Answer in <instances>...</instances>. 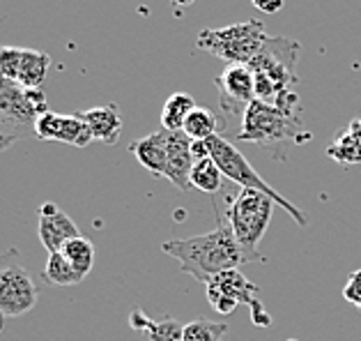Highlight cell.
Instances as JSON below:
<instances>
[{
	"mask_svg": "<svg viewBox=\"0 0 361 341\" xmlns=\"http://www.w3.org/2000/svg\"><path fill=\"white\" fill-rule=\"evenodd\" d=\"M207 300H209V304H212V309L216 313H221V316H228V313H233L237 307H240V302L233 300V297H228L226 293H221L212 284H207Z\"/></svg>",
	"mask_w": 361,
	"mask_h": 341,
	"instance_id": "obj_26",
	"label": "cell"
},
{
	"mask_svg": "<svg viewBox=\"0 0 361 341\" xmlns=\"http://www.w3.org/2000/svg\"><path fill=\"white\" fill-rule=\"evenodd\" d=\"M350 127L355 129V132L361 136V118H359V120H352V122H350Z\"/></svg>",
	"mask_w": 361,
	"mask_h": 341,
	"instance_id": "obj_32",
	"label": "cell"
},
{
	"mask_svg": "<svg viewBox=\"0 0 361 341\" xmlns=\"http://www.w3.org/2000/svg\"><path fill=\"white\" fill-rule=\"evenodd\" d=\"M21 56L23 49L21 47H0V69L7 81L16 83V76H19V65H21Z\"/></svg>",
	"mask_w": 361,
	"mask_h": 341,
	"instance_id": "obj_25",
	"label": "cell"
},
{
	"mask_svg": "<svg viewBox=\"0 0 361 341\" xmlns=\"http://www.w3.org/2000/svg\"><path fill=\"white\" fill-rule=\"evenodd\" d=\"M251 3L262 14H276L283 10V0H251Z\"/></svg>",
	"mask_w": 361,
	"mask_h": 341,
	"instance_id": "obj_29",
	"label": "cell"
},
{
	"mask_svg": "<svg viewBox=\"0 0 361 341\" xmlns=\"http://www.w3.org/2000/svg\"><path fill=\"white\" fill-rule=\"evenodd\" d=\"M299 42L290 37H269L258 56L251 60L255 74V100L276 104L281 95L297 81Z\"/></svg>",
	"mask_w": 361,
	"mask_h": 341,
	"instance_id": "obj_2",
	"label": "cell"
},
{
	"mask_svg": "<svg viewBox=\"0 0 361 341\" xmlns=\"http://www.w3.org/2000/svg\"><path fill=\"white\" fill-rule=\"evenodd\" d=\"M274 210L276 201L258 189H242L228 208L226 224L249 258L258 256V244L265 238Z\"/></svg>",
	"mask_w": 361,
	"mask_h": 341,
	"instance_id": "obj_5",
	"label": "cell"
},
{
	"mask_svg": "<svg viewBox=\"0 0 361 341\" xmlns=\"http://www.w3.org/2000/svg\"><path fill=\"white\" fill-rule=\"evenodd\" d=\"M216 127H219L216 113L205 107H196L191 111V116L187 118V122H184L182 132L187 134L191 141H207L209 136L216 134Z\"/></svg>",
	"mask_w": 361,
	"mask_h": 341,
	"instance_id": "obj_21",
	"label": "cell"
},
{
	"mask_svg": "<svg viewBox=\"0 0 361 341\" xmlns=\"http://www.w3.org/2000/svg\"><path fill=\"white\" fill-rule=\"evenodd\" d=\"M44 279H47L51 286H76L83 282V277L69 265V261L60 251L49 253L47 268H44Z\"/></svg>",
	"mask_w": 361,
	"mask_h": 341,
	"instance_id": "obj_23",
	"label": "cell"
},
{
	"mask_svg": "<svg viewBox=\"0 0 361 341\" xmlns=\"http://www.w3.org/2000/svg\"><path fill=\"white\" fill-rule=\"evenodd\" d=\"M85 125L90 127L94 141H102L106 145H116L120 141L122 132V113L116 104H102V107H92L87 111L78 113Z\"/></svg>",
	"mask_w": 361,
	"mask_h": 341,
	"instance_id": "obj_14",
	"label": "cell"
},
{
	"mask_svg": "<svg viewBox=\"0 0 361 341\" xmlns=\"http://www.w3.org/2000/svg\"><path fill=\"white\" fill-rule=\"evenodd\" d=\"M49 67H51L49 54H44V51H37V49H23L16 83H19L23 90L25 88H42V83L47 81Z\"/></svg>",
	"mask_w": 361,
	"mask_h": 341,
	"instance_id": "obj_17",
	"label": "cell"
},
{
	"mask_svg": "<svg viewBox=\"0 0 361 341\" xmlns=\"http://www.w3.org/2000/svg\"><path fill=\"white\" fill-rule=\"evenodd\" d=\"M196 107L198 104L189 92H173L171 97L164 102L161 129H166V132H182L184 122H187V118L191 116V111Z\"/></svg>",
	"mask_w": 361,
	"mask_h": 341,
	"instance_id": "obj_18",
	"label": "cell"
},
{
	"mask_svg": "<svg viewBox=\"0 0 361 341\" xmlns=\"http://www.w3.org/2000/svg\"><path fill=\"white\" fill-rule=\"evenodd\" d=\"M191 138L184 132H169V178L180 191H187L191 187V171H193V152H191Z\"/></svg>",
	"mask_w": 361,
	"mask_h": 341,
	"instance_id": "obj_12",
	"label": "cell"
},
{
	"mask_svg": "<svg viewBox=\"0 0 361 341\" xmlns=\"http://www.w3.org/2000/svg\"><path fill=\"white\" fill-rule=\"evenodd\" d=\"M161 249L178 261L182 273L191 275L200 284H209L216 275L237 270L249 258L237 244L231 226L221 217L216 220L214 231L182 240H169L161 244Z\"/></svg>",
	"mask_w": 361,
	"mask_h": 341,
	"instance_id": "obj_1",
	"label": "cell"
},
{
	"mask_svg": "<svg viewBox=\"0 0 361 341\" xmlns=\"http://www.w3.org/2000/svg\"><path fill=\"white\" fill-rule=\"evenodd\" d=\"M14 85V81H7L5 74H3V69H0V95H5L7 90H10Z\"/></svg>",
	"mask_w": 361,
	"mask_h": 341,
	"instance_id": "obj_30",
	"label": "cell"
},
{
	"mask_svg": "<svg viewBox=\"0 0 361 341\" xmlns=\"http://www.w3.org/2000/svg\"><path fill=\"white\" fill-rule=\"evenodd\" d=\"M267 40L269 35L265 30V23L258 19H249L226 25V28L200 30L196 37V47L226 60V65H251V60L260 54Z\"/></svg>",
	"mask_w": 361,
	"mask_h": 341,
	"instance_id": "obj_4",
	"label": "cell"
},
{
	"mask_svg": "<svg viewBox=\"0 0 361 341\" xmlns=\"http://www.w3.org/2000/svg\"><path fill=\"white\" fill-rule=\"evenodd\" d=\"M23 95H25V100H28L32 107L39 111V116H42L44 111H49L47 109V95L42 92V88H25Z\"/></svg>",
	"mask_w": 361,
	"mask_h": 341,
	"instance_id": "obj_28",
	"label": "cell"
},
{
	"mask_svg": "<svg viewBox=\"0 0 361 341\" xmlns=\"http://www.w3.org/2000/svg\"><path fill=\"white\" fill-rule=\"evenodd\" d=\"M343 297L361 311V270H355V273L348 277L345 286H343Z\"/></svg>",
	"mask_w": 361,
	"mask_h": 341,
	"instance_id": "obj_27",
	"label": "cell"
},
{
	"mask_svg": "<svg viewBox=\"0 0 361 341\" xmlns=\"http://www.w3.org/2000/svg\"><path fill=\"white\" fill-rule=\"evenodd\" d=\"M214 288H219L221 293H226L228 297H233V300H237L240 304H249L251 307V313L253 311H258L262 309L260 307V302L255 300V293H258V286H253L249 279H246L240 270H228V273H221V275H216L212 282Z\"/></svg>",
	"mask_w": 361,
	"mask_h": 341,
	"instance_id": "obj_16",
	"label": "cell"
},
{
	"mask_svg": "<svg viewBox=\"0 0 361 341\" xmlns=\"http://www.w3.org/2000/svg\"><path fill=\"white\" fill-rule=\"evenodd\" d=\"M237 138L244 143H304L311 141V132L302 127V120L297 118L295 111L279 109L274 104H265L260 100H253L242 113V125Z\"/></svg>",
	"mask_w": 361,
	"mask_h": 341,
	"instance_id": "obj_3",
	"label": "cell"
},
{
	"mask_svg": "<svg viewBox=\"0 0 361 341\" xmlns=\"http://www.w3.org/2000/svg\"><path fill=\"white\" fill-rule=\"evenodd\" d=\"M129 150L154 178H166V169H169V132L166 129L138 138L129 145Z\"/></svg>",
	"mask_w": 361,
	"mask_h": 341,
	"instance_id": "obj_13",
	"label": "cell"
},
{
	"mask_svg": "<svg viewBox=\"0 0 361 341\" xmlns=\"http://www.w3.org/2000/svg\"><path fill=\"white\" fill-rule=\"evenodd\" d=\"M171 3H173L175 7H189V5L196 3V0H171Z\"/></svg>",
	"mask_w": 361,
	"mask_h": 341,
	"instance_id": "obj_31",
	"label": "cell"
},
{
	"mask_svg": "<svg viewBox=\"0 0 361 341\" xmlns=\"http://www.w3.org/2000/svg\"><path fill=\"white\" fill-rule=\"evenodd\" d=\"M129 323L136 332H140L143 341H184V325H180V321H175L173 316L152 321L140 309H134Z\"/></svg>",
	"mask_w": 361,
	"mask_h": 341,
	"instance_id": "obj_15",
	"label": "cell"
},
{
	"mask_svg": "<svg viewBox=\"0 0 361 341\" xmlns=\"http://www.w3.org/2000/svg\"><path fill=\"white\" fill-rule=\"evenodd\" d=\"M78 226L56 203H44L39 208V240L49 253L65 247V242L78 238Z\"/></svg>",
	"mask_w": 361,
	"mask_h": 341,
	"instance_id": "obj_11",
	"label": "cell"
},
{
	"mask_svg": "<svg viewBox=\"0 0 361 341\" xmlns=\"http://www.w3.org/2000/svg\"><path fill=\"white\" fill-rule=\"evenodd\" d=\"M60 253H63V256L69 261V265H72L83 279L90 275V270L94 265V244L87 238L78 235V238L65 242V247L60 249Z\"/></svg>",
	"mask_w": 361,
	"mask_h": 341,
	"instance_id": "obj_20",
	"label": "cell"
},
{
	"mask_svg": "<svg viewBox=\"0 0 361 341\" xmlns=\"http://www.w3.org/2000/svg\"><path fill=\"white\" fill-rule=\"evenodd\" d=\"M228 332V323L221 321H207L198 316L184 325V341H221Z\"/></svg>",
	"mask_w": 361,
	"mask_h": 341,
	"instance_id": "obj_24",
	"label": "cell"
},
{
	"mask_svg": "<svg viewBox=\"0 0 361 341\" xmlns=\"http://www.w3.org/2000/svg\"><path fill=\"white\" fill-rule=\"evenodd\" d=\"M37 118L39 111L25 100L19 83H14L5 95H0V152L25 138H37L35 134Z\"/></svg>",
	"mask_w": 361,
	"mask_h": 341,
	"instance_id": "obj_8",
	"label": "cell"
},
{
	"mask_svg": "<svg viewBox=\"0 0 361 341\" xmlns=\"http://www.w3.org/2000/svg\"><path fill=\"white\" fill-rule=\"evenodd\" d=\"M327 157L343 166L361 164V136L350 125L345 129H338L331 145L327 148Z\"/></svg>",
	"mask_w": 361,
	"mask_h": 341,
	"instance_id": "obj_19",
	"label": "cell"
},
{
	"mask_svg": "<svg viewBox=\"0 0 361 341\" xmlns=\"http://www.w3.org/2000/svg\"><path fill=\"white\" fill-rule=\"evenodd\" d=\"M214 85L221 95L224 109L237 111L240 116L255 100V74L251 65H226L224 72L214 78Z\"/></svg>",
	"mask_w": 361,
	"mask_h": 341,
	"instance_id": "obj_10",
	"label": "cell"
},
{
	"mask_svg": "<svg viewBox=\"0 0 361 341\" xmlns=\"http://www.w3.org/2000/svg\"><path fill=\"white\" fill-rule=\"evenodd\" d=\"M35 134L39 141H60L74 148H87L94 141L90 127L85 125V120L78 113L60 116L54 111H44L35 125Z\"/></svg>",
	"mask_w": 361,
	"mask_h": 341,
	"instance_id": "obj_9",
	"label": "cell"
},
{
	"mask_svg": "<svg viewBox=\"0 0 361 341\" xmlns=\"http://www.w3.org/2000/svg\"><path fill=\"white\" fill-rule=\"evenodd\" d=\"M221 182H224V173L212 157H205V160H198L193 164L191 187L205 191V194H216V191L221 189Z\"/></svg>",
	"mask_w": 361,
	"mask_h": 341,
	"instance_id": "obj_22",
	"label": "cell"
},
{
	"mask_svg": "<svg viewBox=\"0 0 361 341\" xmlns=\"http://www.w3.org/2000/svg\"><path fill=\"white\" fill-rule=\"evenodd\" d=\"M205 145H207V150H209V157H212L219 169H221L224 178L235 182V185H240L242 189H258V191H262V194L271 196V198L276 201V205L283 208L286 213L293 217V220L299 226H302V229H306V226H308V217L295 203H290L286 196H281L274 187L267 185V182L262 180L260 173L249 164V160L244 157V152L237 150V148L231 141H226L221 134H214V136L207 138Z\"/></svg>",
	"mask_w": 361,
	"mask_h": 341,
	"instance_id": "obj_6",
	"label": "cell"
},
{
	"mask_svg": "<svg viewBox=\"0 0 361 341\" xmlns=\"http://www.w3.org/2000/svg\"><path fill=\"white\" fill-rule=\"evenodd\" d=\"M16 258V251L0 256V309L7 318L23 316L37 304V284Z\"/></svg>",
	"mask_w": 361,
	"mask_h": 341,
	"instance_id": "obj_7",
	"label": "cell"
}]
</instances>
